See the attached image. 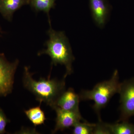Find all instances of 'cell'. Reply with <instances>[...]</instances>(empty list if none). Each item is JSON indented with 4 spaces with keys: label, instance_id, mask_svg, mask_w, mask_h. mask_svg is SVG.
<instances>
[{
    "label": "cell",
    "instance_id": "cell-1",
    "mask_svg": "<svg viewBox=\"0 0 134 134\" xmlns=\"http://www.w3.org/2000/svg\"><path fill=\"white\" fill-rule=\"evenodd\" d=\"M49 25L50 29L47 31L49 38L45 44L47 48L39 52L38 55H49L52 59V68L53 65H64L66 69L64 77L66 78L67 76L73 72L72 64L75 57L68 39L64 32L55 31L52 28L51 24Z\"/></svg>",
    "mask_w": 134,
    "mask_h": 134
},
{
    "label": "cell",
    "instance_id": "cell-8",
    "mask_svg": "<svg viewBox=\"0 0 134 134\" xmlns=\"http://www.w3.org/2000/svg\"><path fill=\"white\" fill-rule=\"evenodd\" d=\"M93 20L100 28L105 24L110 7L107 0H89Z\"/></svg>",
    "mask_w": 134,
    "mask_h": 134
},
{
    "label": "cell",
    "instance_id": "cell-2",
    "mask_svg": "<svg viewBox=\"0 0 134 134\" xmlns=\"http://www.w3.org/2000/svg\"><path fill=\"white\" fill-rule=\"evenodd\" d=\"M65 78L62 80L41 78L38 81L34 80L29 68L25 67L24 85L27 90L36 96L40 104L44 102L53 108L56 100L65 90Z\"/></svg>",
    "mask_w": 134,
    "mask_h": 134
},
{
    "label": "cell",
    "instance_id": "cell-3",
    "mask_svg": "<svg viewBox=\"0 0 134 134\" xmlns=\"http://www.w3.org/2000/svg\"><path fill=\"white\" fill-rule=\"evenodd\" d=\"M121 83L119 72L115 70L110 79L96 84L92 90H83L80 94L81 100H92L93 110L100 119V110L107 105L113 96L119 91Z\"/></svg>",
    "mask_w": 134,
    "mask_h": 134
},
{
    "label": "cell",
    "instance_id": "cell-6",
    "mask_svg": "<svg viewBox=\"0 0 134 134\" xmlns=\"http://www.w3.org/2000/svg\"><path fill=\"white\" fill-rule=\"evenodd\" d=\"M54 109L56 113V124L52 133L73 127L77 122L84 120L80 112L64 110L58 107Z\"/></svg>",
    "mask_w": 134,
    "mask_h": 134
},
{
    "label": "cell",
    "instance_id": "cell-10",
    "mask_svg": "<svg viewBox=\"0 0 134 134\" xmlns=\"http://www.w3.org/2000/svg\"><path fill=\"white\" fill-rule=\"evenodd\" d=\"M55 0H30V4L36 12L43 11L48 16V23L51 24L50 11L51 9L55 7Z\"/></svg>",
    "mask_w": 134,
    "mask_h": 134
},
{
    "label": "cell",
    "instance_id": "cell-14",
    "mask_svg": "<svg viewBox=\"0 0 134 134\" xmlns=\"http://www.w3.org/2000/svg\"><path fill=\"white\" fill-rule=\"evenodd\" d=\"M97 123L95 124L93 129L94 134H111L108 123L103 122L101 119H98Z\"/></svg>",
    "mask_w": 134,
    "mask_h": 134
},
{
    "label": "cell",
    "instance_id": "cell-5",
    "mask_svg": "<svg viewBox=\"0 0 134 134\" xmlns=\"http://www.w3.org/2000/svg\"><path fill=\"white\" fill-rule=\"evenodd\" d=\"M18 64V60L9 62L3 53H0V97H5L12 92Z\"/></svg>",
    "mask_w": 134,
    "mask_h": 134
},
{
    "label": "cell",
    "instance_id": "cell-16",
    "mask_svg": "<svg viewBox=\"0 0 134 134\" xmlns=\"http://www.w3.org/2000/svg\"><path fill=\"white\" fill-rule=\"evenodd\" d=\"M3 34V32L1 28V26H0V36H1L2 34Z\"/></svg>",
    "mask_w": 134,
    "mask_h": 134
},
{
    "label": "cell",
    "instance_id": "cell-9",
    "mask_svg": "<svg viewBox=\"0 0 134 134\" xmlns=\"http://www.w3.org/2000/svg\"><path fill=\"white\" fill-rule=\"evenodd\" d=\"M30 3V0H0V13L5 19L11 21L15 11Z\"/></svg>",
    "mask_w": 134,
    "mask_h": 134
},
{
    "label": "cell",
    "instance_id": "cell-12",
    "mask_svg": "<svg viewBox=\"0 0 134 134\" xmlns=\"http://www.w3.org/2000/svg\"><path fill=\"white\" fill-rule=\"evenodd\" d=\"M108 125L111 134H134V124L128 121L108 123Z\"/></svg>",
    "mask_w": 134,
    "mask_h": 134
},
{
    "label": "cell",
    "instance_id": "cell-4",
    "mask_svg": "<svg viewBox=\"0 0 134 134\" xmlns=\"http://www.w3.org/2000/svg\"><path fill=\"white\" fill-rule=\"evenodd\" d=\"M120 116L117 122L128 121L134 116V77L121 83L119 91Z\"/></svg>",
    "mask_w": 134,
    "mask_h": 134
},
{
    "label": "cell",
    "instance_id": "cell-13",
    "mask_svg": "<svg viewBox=\"0 0 134 134\" xmlns=\"http://www.w3.org/2000/svg\"><path fill=\"white\" fill-rule=\"evenodd\" d=\"M95 124L88 123L87 121L77 122L73 126L72 133L74 134H93Z\"/></svg>",
    "mask_w": 134,
    "mask_h": 134
},
{
    "label": "cell",
    "instance_id": "cell-15",
    "mask_svg": "<svg viewBox=\"0 0 134 134\" xmlns=\"http://www.w3.org/2000/svg\"><path fill=\"white\" fill-rule=\"evenodd\" d=\"M9 121V120L6 117L2 109L0 108V134L6 133L5 127Z\"/></svg>",
    "mask_w": 134,
    "mask_h": 134
},
{
    "label": "cell",
    "instance_id": "cell-7",
    "mask_svg": "<svg viewBox=\"0 0 134 134\" xmlns=\"http://www.w3.org/2000/svg\"><path fill=\"white\" fill-rule=\"evenodd\" d=\"M80 100L79 95L76 93L72 88H70L61 94L56 100L53 109L58 107L64 110L80 112L79 104Z\"/></svg>",
    "mask_w": 134,
    "mask_h": 134
},
{
    "label": "cell",
    "instance_id": "cell-11",
    "mask_svg": "<svg viewBox=\"0 0 134 134\" xmlns=\"http://www.w3.org/2000/svg\"><path fill=\"white\" fill-rule=\"evenodd\" d=\"M40 105L24 111L26 116L35 126L44 124L46 119L44 113L41 110Z\"/></svg>",
    "mask_w": 134,
    "mask_h": 134
}]
</instances>
